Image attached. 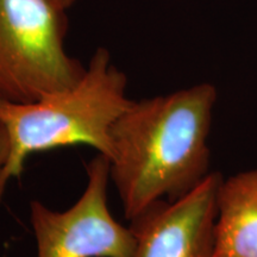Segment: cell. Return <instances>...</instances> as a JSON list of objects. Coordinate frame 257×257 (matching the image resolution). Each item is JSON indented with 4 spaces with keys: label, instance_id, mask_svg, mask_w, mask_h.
I'll use <instances>...</instances> for the list:
<instances>
[{
    "label": "cell",
    "instance_id": "cell-1",
    "mask_svg": "<svg viewBox=\"0 0 257 257\" xmlns=\"http://www.w3.org/2000/svg\"><path fill=\"white\" fill-rule=\"evenodd\" d=\"M218 99L204 82L131 101L111 128L110 180L130 221L160 201L193 191L211 174L210 138Z\"/></svg>",
    "mask_w": 257,
    "mask_h": 257
},
{
    "label": "cell",
    "instance_id": "cell-2",
    "mask_svg": "<svg viewBox=\"0 0 257 257\" xmlns=\"http://www.w3.org/2000/svg\"><path fill=\"white\" fill-rule=\"evenodd\" d=\"M126 75L98 48L78 83L38 100L17 102L0 98V124L9 137V156L0 169V204L10 181L36 153L87 146L108 159L111 128L131 104Z\"/></svg>",
    "mask_w": 257,
    "mask_h": 257
},
{
    "label": "cell",
    "instance_id": "cell-3",
    "mask_svg": "<svg viewBox=\"0 0 257 257\" xmlns=\"http://www.w3.org/2000/svg\"><path fill=\"white\" fill-rule=\"evenodd\" d=\"M67 31L53 0H0V98L30 102L78 83L86 67L67 53Z\"/></svg>",
    "mask_w": 257,
    "mask_h": 257
},
{
    "label": "cell",
    "instance_id": "cell-4",
    "mask_svg": "<svg viewBox=\"0 0 257 257\" xmlns=\"http://www.w3.org/2000/svg\"><path fill=\"white\" fill-rule=\"evenodd\" d=\"M86 173L85 191L67 210L55 211L31 201L36 257H128L133 252V231L118 223L108 208L107 157L98 154L86 165Z\"/></svg>",
    "mask_w": 257,
    "mask_h": 257
},
{
    "label": "cell",
    "instance_id": "cell-5",
    "mask_svg": "<svg viewBox=\"0 0 257 257\" xmlns=\"http://www.w3.org/2000/svg\"><path fill=\"white\" fill-rule=\"evenodd\" d=\"M220 179L211 172L184 197L157 202L131 219L135 245L128 257H214Z\"/></svg>",
    "mask_w": 257,
    "mask_h": 257
},
{
    "label": "cell",
    "instance_id": "cell-6",
    "mask_svg": "<svg viewBox=\"0 0 257 257\" xmlns=\"http://www.w3.org/2000/svg\"><path fill=\"white\" fill-rule=\"evenodd\" d=\"M214 257H257V168L221 176Z\"/></svg>",
    "mask_w": 257,
    "mask_h": 257
},
{
    "label": "cell",
    "instance_id": "cell-7",
    "mask_svg": "<svg viewBox=\"0 0 257 257\" xmlns=\"http://www.w3.org/2000/svg\"><path fill=\"white\" fill-rule=\"evenodd\" d=\"M10 144H9V137L6 134L5 127L0 124V169L5 165L6 160L9 156Z\"/></svg>",
    "mask_w": 257,
    "mask_h": 257
},
{
    "label": "cell",
    "instance_id": "cell-8",
    "mask_svg": "<svg viewBox=\"0 0 257 257\" xmlns=\"http://www.w3.org/2000/svg\"><path fill=\"white\" fill-rule=\"evenodd\" d=\"M53 2L55 3V4L60 5L61 8H63V9H66V10H69L74 4H75L76 2H78V0H53Z\"/></svg>",
    "mask_w": 257,
    "mask_h": 257
}]
</instances>
